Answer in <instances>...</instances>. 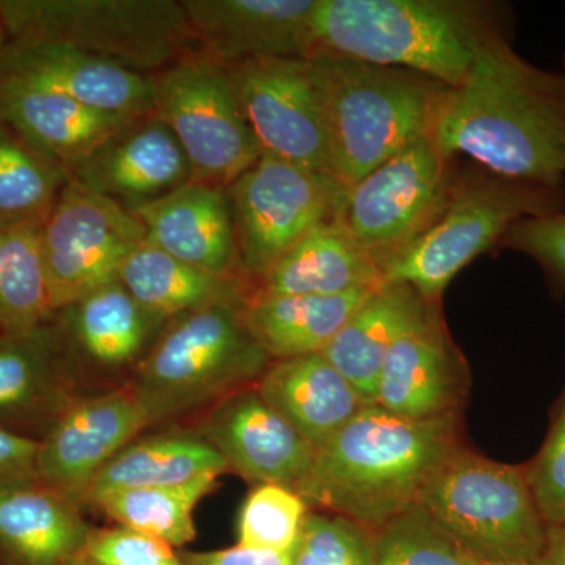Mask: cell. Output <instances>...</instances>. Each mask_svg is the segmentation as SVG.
I'll list each match as a JSON object with an SVG mask.
<instances>
[{
	"mask_svg": "<svg viewBox=\"0 0 565 565\" xmlns=\"http://www.w3.org/2000/svg\"><path fill=\"white\" fill-rule=\"evenodd\" d=\"M500 7L470 0H316L307 58L414 71L446 87L467 77L487 40L505 32Z\"/></svg>",
	"mask_w": 565,
	"mask_h": 565,
	"instance_id": "cell-3",
	"label": "cell"
},
{
	"mask_svg": "<svg viewBox=\"0 0 565 565\" xmlns=\"http://www.w3.org/2000/svg\"><path fill=\"white\" fill-rule=\"evenodd\" d=\"M385 278L337 221L319 225L294 245L255 285L259 296H338L377 288Z\"/></svg>",
	"mask_w": 565,
	"mask_h": 565,
	"instance_id": "cell-27",
	"label": "cell"
},
{
	"mask_svg": "<svg viewBox=\"0 0 565 565\" xmlns=\"http://www.w3.org/2000/svg\"><path fill=\"white\" fill-rule=\"evenodd\" d=\"M0 120L71 174L104 141L139 118L90 109L62 93L0 77Z\"/></svg>",
	"mask_w": 565,
	"mask_h": 565,
	"instance_id": "cell-23",
	"label": "cell"
},
{
	"mask_svg": "<svg viewBox=\"0 0 565 565\" xmlns=\"http://www.w3.org/2000/svg\"><path fill=\"white\" fill-rule=\"evenodd\" d=\"M533 565H565V523L546 526L544 548Z\"/></svg>",
	"mask_w": 565,
	"mask_h": 565,
	"instance_id": "cell-42",
	"label": "cell"
},
{
	"mask_svg": "<svg viewBox=\"0 0 565 565\" xmlns=\"http://www.w3.org/2000/svg\"><path fill=\"white\" fill-rule=\"evenodd\" d=\"M222 456L228 470L256 486L296 492L310 473L316 449L270 407L255 385L210 407L196 430Z\"/></svg>",
	"mask_w": 565,
	"mask_h": 565,
	"instance_id": "cell-15",
	"label": "cell"
},
{
	"mask_svg": "<svg viewBox=\"0 0 565 565\" xmlns=\"http://www.w3.org/2000/svg\"><path fill=\"white\" fill-rule=\"evenodd\" d=\"M418 504L481 564L533 565L544 548L546 525L525 465L459 446L427 479Z\"/></svg>",
	"mask_w": 565,
	"mask_h": 565,
	"instance_id": "cell-8",
	"label": "cell"
},
{
	"mask_svg": "<svg viewBox=\"0 0 565 565\" xmlns=\"http://www.w3.org/2000/svg\"><path fill=\"white\" fill-rule=\"evenodd\" d=\"M81 509L39 482L0 492V565H68L92 531Z\"/></svg>",
	"mask_w": 565,
	"mask_h": 565,
	"instance_id": "cell-26",
	"label": "cell"
},
{
	"mask_svg": "<svg viewBox=\"0 0 565 565\" xmlns=\"http://www.w3.org/2000/svg\"><path fill=\"white\" fill-rule=\"evenodd\" d=\"M527 482L546 526L565 523V396L539 455L525 465Z\"/></svg>",
	"mask_w": 565,
	"mask_h": 565,
	"instance_id": "cell-37",
	"label": "cell"
},
{
	"mask_svg": "<svg viewBox=\"0 0 565 565\" xmlns=\"http://www.w3.org/2000/svg\"><path fill=\"white\" fill-rule=\"evenodd\" d=\"M310 62L332 177L351 188L429 136L446 85L414 73L338 57Z\"/></svg>",
	"mask_w": 565,
	"mask_h": 565,
	"instance_id": "cell-4",
	"label": "cell"
},
{
	"mask_svg": "<svg viewBox=\"0 0 565 565\" xmlns=\"http://www.w3.org/2000/svg\"><path fill=\"white\" fill-rule=\"evenodd\" d=\"M255 388L316 451L366 407L321 352L273 360Z\"/></svg>",
	"mask_w": 565,
	"mask_h": 565,
	"instance_id": "cell-24",
	"label": "cell"
},
{
	"mask_svg": "<svg viewBox=\"0 0 565 565\" xmlns=\"http://www.w3.org/2000/svg\"><path fill=\"white\" fill-rule=\"evenodd\" d=\"M245 303L212 305L166 322L128 384L151 424L212 407L258 382L273 359L245 323Z\"/></svg>",
	"mask_w": 565,
	"mask_h": 565,
	"instance_id": "cell-5",
	"label": "cell"
},
{
	"mask_svg": "<svg viewBox=\"0 0 565 565\" xmlns=\"http://www.w3.org/2000/svg\"><path fill=\"white\" fill-rule=\"evenodd\" d=\"M481 565H526V564H514V563H484Z\"/></svg>",
	"mask_w": 565,
	"mask_h": 565,
	"instance_id": "cell-45",
	"label": "cell"
},
{
	"mask_svg": "<svg viewBox=\"0 0 565 565\" xmlns=\"http://www.w3.org/2000/svg\"><path fill=\"white\" fill-rule=\"evenodd\" d=\"M151 82L154 114L180 141L192 181L226 189L262 158L221 63L199 52L151 74Z\"/></svg>",
	"mask_w": 565,
	"mask_h": 565,
	"instance_id": "cell-9",
	"label": "cell"
},
{
	"mask_svg": "<svg viewBox=\"0 0 565 565\" xmlns=\"http://www.w3.org/2000/svg\"><path fill=\"white\" fill-rule=\"evenodd\" d=\"M43 222L0 215V333L28 332L54 318Z\"/></svg>",
	"mask_w": 565,
	"mask_h": 565,
	"instance_id": "cell-31",
	"label": "cell"
},
{
	"mask_svg": "<svg viewBox=\"0 0 565 565\" xmlns=\"http://www.w3.org/2000/svg\"><path fill=\"white\" fill-rule=\"evenodd\" d=\"M68 565H90V564L85 563V561L82 559V557L76 556V557H74L73 561H71V563Z\"/></svg>",
	"mask_w": 565,
	"mask_h": 565,
	"instance_id": "cell-44",
	"label": "cell"
},
{
	"mask_svg": "<svg viewBox=\"0 0 565 565\" xmlns=\"http://www.w3.org/2000/svg\"><path fill=\"white\" fill-rule=\"evenodd\" d=\"M463 390L462 360L435 311L390 349L374 405L399 418L427 422L457 415Z\"/></svg>",
	"mask_w": 565,
	"mask_h": 565,
	"instance_id": "cell-21",
	"label": "cell"
},
{
	"mask_svg": "<svg viewBox=\"0 0 565 565\" xmlns=\"http://www.w3.org/2000/svg\"><path fill=\"white\" fill-rule=\"evenodd\" d=\"M118 280L162 321L223 303H245L255 286L245 275H218L193 267L145 241L122 263Z\"/></svg>",
	"mask_w": 565,
	"mask_h": 565,
	"instance_id": "cell-28",
	"label": "cell"
},
{
	"mask_svg": "<svg viewBox=\"0 0 565 565\" xmlns=\"http://www.w3.org/2000/svg\"><path fill=\"white\" fill-rule=\"evenodd\" d=\"M131 212L147 239L174 258L212 274L244 275L226 189L191 181Z\"/></svg>",
	"mask_w": 565,
	"mask_h": 565,
	"instance_id": "cell-22",
	"label": "cell"
},
{
	"mask_svg": "<svg viewBox=\"0 0 565 565\" xmlns=\"http://www.w3.org/2000/svg\"><path fill=\"white\" fill-rule=\"evenodd\" d=\"M0 77L62 93L90 109L143 118L154 115L151 74L65 44L9 41Z\"/></svg>",
	"mask_w": 565,
	"mask_h": 565,
	"instance_id": "cell-16",
	"label": "cell"
},
{
	"mask_svg": "<svg viewBox=\"0 0 565 565\" xmlns=\"http://www.w3.org/2000/svg\"><path fill=\"white\" fill-rule=\"evenodd\" d=\"M438 311L411 286H377L321 353L359 392L366 405L375 404L379 375L390 349L405 333L418 329Z\"/></svg>",
	"mask_w": 565,
	"mask_h": 565,
	"instance_id": "cell-25",
	"label": "cell"
},
{
	"mask_svg": "<svg viewBox=\"0 0 565 565\" xmlns=\"http://www.w3.org/2000/svg\"><path fill=\"white\" fill-rule=\"evenodd\" d=\"M375 288L338 296H259L244 307L245 323L270 359L321 352Z\"/></svg>",
	"mask_w": 565,
	"mask_h": 565,
	"instance_id": "cell-29",
	"label": "cell"
},
{
	"mask_svg": "<svg viewBox=\"0 0 565 565\" xmlns=\"http://www.w3.org/2000/svg\"><path fill=\"white\" fill-rule=\"evenodd\" d=\"M564 66H565V57H564ZM565 71V70H564Z\"/></svg>",
	"mask_w": 565,
	"mask_h": 565,
	"instance_id": "cell-46",
	"label": "cell"
},
{
	"mask_svg": "<svg viewBox=\"0 0 565 565\" xmlns=\"http://www.w3.org/2000/svg\"><path fill=\"white\" fill-rule=\"evenodd\" d=\"M0 21L9 41L65 44L147 76L202 52L174 0H0Z\"/></svg>",
	"mask_w": 565,
	"mask_h": 565,
	"instance_id": "cell-7",
	"label": "cell"
},
{
	"mask_svg": "<svg viewBox=\"0 0 565 565\" xmlns=\"http://www.w3.org/2000/svg\"><path fill=\"white\" fill-rule=\"evenodd\" d=\"M76 396V374L52 321L0 333L2 429L40 440Z\"/></svg>",
	"mask_w": 565,
	"mask_h": 565,
	"instance_id": "cell-20",
	"label": "cell"
},
{
	"mask_svg": "<svg viewBox=\"0 0 565 565\" xmlns=\"http://www.w3.org/2000/svg\"><path fill=\"white\" fill-rule=\"evenodd\" d=\"M225 68L263 154L333 178L310 62L269 57Z\"/></svg>",
	"mask_w": 565,
	"mask_h": 565,
	"instance_id": "cell-13",
	"label": "cell"
},
{
	"mask_svg": "<svg viewBox=\"0 0 565 565\" xmlns=\"http://www.w3.org/2000/svg\"><path fill=\"white\" fill-rule=\"evenodd\" d=\"M150 424L129 385L74 397L40 438L36 482L84 505L99 471Z\"/></svg>",
	"mask_w": 565,
	"mask_h": 565,
	"instance_id": "cell-14",
	"label": "cell"
},
{
	"mask_svg": "<svg viewBox=\"0 0 565 565\" xmlns=\"http://www.w3.org/2000/svg\"><path fill=\"white\" fill-rule=\"evenodd\" d=\"M226 471L228 465L199 433L173 430L136 438L96 476L87 503L118 490L181 486Z\"/></svg>",
	"mask_w": 565,
	"mask_h": 565,
	"instance_id": "cell-30",
	"label": "cell"
},
{
	"mask_svg": "<svg viewBox=\"0 0 565 565\" xmlns=\"http://www.w3.org/2000/svg\"><path fill=\"white\" fill-rule=\"evenodd\" d=\"M445 158L546 185L565 181V71L539 68L505 32L486 41L467 77L446 88L429 132Z\"/></svg>",
	"mask_w": 565,
	"mask_h": 565,
	"instance_id": "cell-1",
	"label": "cell"
},
{
	"mask_svg": "<svg viewBox=\"0 0 565 565\" xmlns=\"http://www.w3.org/2000/svg\"><path fill=\"white\" fill-rule=\"evenodd\" d=\"M310 505L299 493L281 486H256L241 509L239 542L248 548L291 553Z\"/></svg>",
	"mask_w": 565,
	"mask_h": 565,
	"instance_id": "cell-35",
	"label": "cell"
},
{
	"mask_svg": "<svg viewBox=\"0 0 565 565\" xmlns=\"http://www.w3.org/2000/svg\"><path fill=\"white\" fill-rule=\"evenodd\" d=\"M459 446L457 415L412 422L366 405L316 451L296 492L373 533L418 503L435 468Z\"/></svg>",
	"mask_w": 565,
	"mask_h": 565,
	"instance_id": "cell-2",
	"label": "cell"
},
{
	"mask_svg": "<svg viewBox=\"0 0 565 565\" xmlns=\"http://www.w3.org/2000/svg\"><path fill=\"white\" fill-rule=\"evenodd\" d=\"M292 565H373L371 533L343 516L310 512Z\"/></svg>",
	"mask_w": 565,
	"mask_h": 565,
	"instance_id": "cell-36",
	"label": "cell"
},
{
	"mask_svg": "<svg viewBox=\"0 0 565 565\" xmlns=\"http://www.w3.org/2000/svg\"><path fill=\"white\" fill-rule=\"evenodd\" d=\"M71 178L134 211L191 182L192 170L172 129L154 114L104 141Z\"/></svg>",
	"mask_w": 565,
	"mask_h": 565,
	"instance_id": "cell-18",
	"label": "cell"
},
{
	"mask_svg": "<svg viewBox=\"0 0 565 565\" xmlns=\"http://www.w3.org/2000/svg\"><path fill=\"white\" fill-rule=\"evenodd\" d=\"M7 46H9V35H7L6 28L0 21V65H2L3 54H6Z\"/></svg>",
	"mask_w": 565,
	"mask_h": 565,
	"instance_id": "cell-43",
	"label": "cell"
},
{
	"mask_svg": "<svg viewBox=\"0 0 565 565\" xmlns=\"http://www.w3.org/2000/svg\"><path fill=\"white\" fill-rule=\"evenodd\" d=\"M373 565H481L418 503L371 533Z\"/></svg>",
	"mask_w": 565,
	"mask_h": 565,
	"instance_id": "cell-34",
	"label": "cell"
},
{
	"mask_svg": "<svg viewBox=\"0 0 565 565\" xmlns=\"http://www.w3.org/2000/svg\"><path fill=\"white\" fill-rule=\"evenodd\" d=\"M184 565H292L291 553L269 552L236 545L217 552L188 553L181 555Z\"/></svg>",
	"mask_w": 565,
	"mask_h": 565,
	"instance_id": "cell-41",
	"label": "cell"
},
{
	"mask_svg": "<svg viewBox=\"0 0 565 565\" xmlns=\"http://www.w3.org/2000/svg\"><path fill=\"white\" fill-rule=\"evenodd\" d=\"M218 484V475L200 476L181 486L118 490L92 501L104 514L170 546H184L195 539L193 509Z\"/></svg>",
	"mask_w": 565,
	"mask_h": 565,
	"instance_id": "cell-32",
	"label": "cell"
},
{
	"mask_svg": "<svg viewBox=\"0 0 565 565\" xmlns=\"http://www.w3.org/2000/svg\"><path fill=\"white\" fill-rule=\"evenodd\" d=\"M77 556L90 565H184L173 546L126 526L90 531Z\"/></svg>",
	"mask_w": 565,
	"mask_h": 565,
	"instance_id": "cell-38",
	"label": "cell"
},
{
	"mask_svg": "<svg viewBox=\"0 0 565 565\" xmlns=\"http://www.w3.org/2000/svg\"><path fill=\"white\" fill-rule=\"evenodd\" d=\"M226 193L241 269L256 282L308 233L333 221L344 188L326 174L263 154Z\"/></svg>",
	"mask_w": 565,
	"mask_h": 565,
	"instance_id": "cell-11",
	"label": "cell"
},
{
	"mask_svg": "<svg viewBox=\"0 0 565 565\" xmlns=\"http://www.w3.org/2000/svg\"><path fill=\"white\" fill-rule=\"evenodd\" d=\"M40 440L0 427V492L36 482Z\"/></svg>",
	"mask_w": 565,
	"mask_h": 565,
	"instance_id": "cell-40",
	"label": "cell"
},
{
	"mask_svg": "<svg viewBox=\"0 0 565 565\" xmlns=\"http://www.w3.org/2000/svg\"><path fill=\"white\" fill-rule=\"evenodd\" d=\"M70 180L0 120V215L46 221Z\"/></svg>",
	"mask_w": 565,
	"mask_h": 565,
	"instance_id": "cell-33",
	"label": "cell"
},
{
	"mask_svg": "<svg viewBox=\"0 0 565 565\" xmlns=\"http://www.w3.org/2000/svg\"><path fill=\"white\" fill-rule=\"evenodd\" d=\"M51 321L74 374L84 366L103 374L136 370L166 326L118 278L66 305Z\"/></svg>",
	"mask_w": 565,
	"mask_h": 565,
	"instance_id": "cell-19",
	"label": "cell"
},
{
	"mask_svg": "<svg viewBox=\"0 0 565 565\" xmlns=\"http://www.w3.org/2000/svg\"><path fill=\"white\" fill-rule=\"evenodd\" d=\"M503 245L525 253L565 288V211L516 222Z\"/></svg>",
	"mask_w": 565,
	"mask_h": 565,
	"instance_id": "cell-39",
	"label": "cell"
},
{
	"mask_svg": "<svg viewBox=\"0 0 565 565\" xmlns=\"http://www.w3.org/2000/svg\"><path fill=\"white\" fill-rule=\"evenodd\" d=\"M455 177L451 159L424 137L344 189L334 221L384 269L437 221Z\"/></svg>",
	"mask_w": 565,
	"mask_h": 565,
	"instance_id": "cell-10",
	"label": "cell"
},
{
	"mask_svg": "<svg viewBox=\"0 0 565 565\" xmlns=\"http://www.w3.org/2000/svg\"><path fill=\"white\" fill-rule=\"evenodd\" d=\"M145 241L147 228L131 211L71 178L41 228L54 315L117 280Z\"/></svg>",
	"mask_w": 565,
	"mask_h": 565,
	"instance_id": "cell-12",
	"label": "cell"
},
{
	"mask_svg": "<svg viewBox=\"0 0 565 565\" xmlns=\"http://www.w3.org/2000/svg\"><path fill=\"white\" fill-rule=\"evenodd\" d=\"M563 185L512 180L482 167L456 173L437 221L385 264L386 282L411 286L438 305L449 282L497 244L516 222L565 211Z\"/></svg>",
	"mask_w": 565,
	"mask_h": 565,
	"instance_id": "cell-6",
	"label": "cell"
},
{
	"mask_svg": "<svg viewBox=\"0 0 565 565\" xmlns=\"http://www.w3.org/2000/svg\"><path fill=\"white\" fill-rule=\"evenodd\" d=\"M202 54L223 66L302 57L316 0H181Z\"/></svg>",
	"mask_w": 565,
	"mask_h": 565,
	"instance_id": "cell-17",
	"label": "cell"
}]
</instances>
